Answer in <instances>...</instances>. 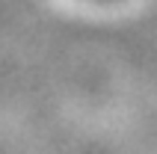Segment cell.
Instances as JSON below:
<instances>
[]
</instances>
